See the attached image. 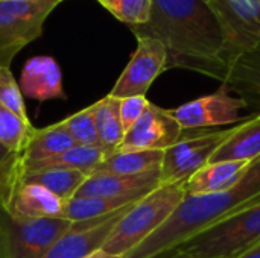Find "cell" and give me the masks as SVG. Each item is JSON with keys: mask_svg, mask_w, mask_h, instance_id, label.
Instances as JSON below:
<instances>
[{"mask_svg": "<svg viewBox=\"0 0 260 258\" xmlns=\"http://www.w3.org/2000/svg\"><path fill=\"white\" fill-rule=\"evenodd\" d=\"M183 135L184 131L171 111L149 102L142 117L126 131L117 151H166Z\"/></svg>", "mask_w": 260, "mask_h": 258, "instance_id": "obj_11", "label": "cell"}, {"mask_svg": "<svg viewBox=\"0 0 260 258\" xmlns=\"http://www.w3.org/2000/svg\"><path fill=\"white\" fill-rule=\"evenodd\" d=\"M18 87L21 94L29 99L41 102L50 99H66L61 68L50 56L30 58L21 70Z\"/></svg>", "mask_w": 260, "mask_h": 258, "instance_id": "obj_16", "label": "cell"}, {"mask_svg": "<svg viewBox=\"0 0 260 258\" xmlns=\"http://www.w3.org/2000/svg\"><path fill=\"white\" fill-rule=\"evenodd\" d=\"M37 128L0 103V143L12 154H20L32 138Z\"/></svg>", "mask_w": 260, "mask_h": 258, "instance_id": "obj_25", "label": "cell"}, {"mask_svg": "<svg viewBox=\"0 0 260 258\" xmlns=\"http://www.w3.org/2000/svg\"><path fill=\"white\" fill-rule=\"evenodd\" d=\"M85 258H126V257H119V255H113V254H108V252H105V251L99 249V251H94L93 254H90L88 257H85Z\"/></svg>", "mask_w": 260, "mask_h": 258, "instance_id": "obj_31", "label": "cell"}, {"mask_svg": "<svg viewBox=\"0 0 260 258\" xmlns=\"http://www.w3.org/2000/svg\"><path fill=\"white\" fill-rule=\"evenodd\" d=\"M163 155L165 151H116L108 154L93 173L140 175L152 170H160Z\"/></svg>", "mask_w": 260, "mask_h": 258, "instance_id": "obj_20", "label": "cell"}, {"mask_svg": "<svg viewBox=\"0 0 260 258\" xmlns=\"http://www.w3.org/2000/svg\"><path fill=\"white\" fill-rule=\"evenodd\" d=\"M235 258H260V242L251 245L250 248H247L245 251H242L239 255Z\"/></svg>", "mask_w": 260, "mask_h": 258, "instance_id": "obj_30", "label": "cell"}, {"mask_svg": "<svg viewBox=\"0 0 260 258\" xmlns=\"http://www.w3.org/2000/svg\"><path fill=\"white\" fill-rule=\"evenodd\" d=\"M0 103L24 120H29L21 90L9 67H0Z\"/></svg>", "mask_w": 260, "mask_h": 258, "instance_id": "obj_28", "label": "cell"}, {"mask_svg": "<svg viewBox=\"0 0 260 258\" xmlns=\"http://www.w3.org/2000/svg\"><path fill=\"white\" fill-rule=\"evenodd\" d=\"M232 129L183 135L174 146L165 151L160 184H186L200 169L210 163L213 154L232 134Z\"/></svg>", "mask_w": 260, "mask_h": 258, "instance_id": "obj_7", "label": "cell"}, {"mask_svg": "<svg viewBox=\"0 0 260 258\" xmlns=\"http://www.w3.org/2000/svg\"><path fill=\"white\" fill-rule=\"evenodd\" d=\"M168 70L166 47L154 38H137V49L116 81L110 96L125 99L146 96L152 82Z\"/></svg>", "mask_w": 260, "mask_h": 258, "instance_id": "obj_9", "label": "cell"}, {"mask_svg": "<svg viewBox=\"0 0 260 258\" xmlns=\"http://www.w3.org/2000/svg\"><path fill=\"white\" fill-rule=\"evenodd\" d=\"M110 152L105 151L102 146H84V144H75L73 148H70L69 151L62 152L61 155L47 160L41 164H37L34 167H30L27 172L24 173H30L35 170H41L46 167H66V169H75L79 170L82 173H85L87 176L91 175L94 172V169L107 158ZM23 173V175H24ZM21 175V176H23ZM21 179V178H20Z\"/></svg>", "mask_w": 260, "mask_h": 258, "instance_id": "obj_24", "label": "cell"}, {"mask_svg": "<svg viewBox=\"0 0 260 258\" xmlns=\"http://www.w3.org/2000/svg\"><path fill=\"white\" fill-rule=\"evenodd\" d=\"M91 108H93V117H94V125H96L101 146L110 154L117 151L125 137V131L120 122V111H119L120 99L108 94L104 99L93 103Z\"/></svg>", "mask_w": 260, "mask_h": 258, "instance_id": "obj_22", "label": "cell"}, {"mask_svg": "<svg viewBox=\"0 0 260 258\" xmlns=\"http://www.w3.org/2000/svg\"><path fill=\"white\" fill-rule=\"evenodd\" d=\"M251 166L248 161H219L209 163L200 169L186 184V193H213L233 187Z\"/></svg>", "mask_w": 260, "mask_h": 258, "instance_id": "obj_19", "label": "cell"}, {"mask_svg": "<svg viewBox=\"0 0 260 258\" xmlns=\"http://www.w3.org/2000/svg\"><path fill=\"white\" fill-rule=\"evenodd\" d=\"M142 198L134 196H73L66 202L64 219L70 222L91 220L113 214Z\"/></svg>", "mask_w": 260, "mask_h": 258, "instance_id": "obj_21", "label": "cell"}, {"mask_svg": "<svg viewBox=\"0 0 260 258\" xmlns=\"http://www.w3.org/2000/svg\"><path fill=\"white\" fill-rule=\"evenodd\" d=\"M87 175L75 169L46 167L41 170L24 173L20 179V184H40L52 193H55L56 196L62 198L64 201H69L78 193Z\"/></svg>", "mask_w": 260, "mask_h": 258, "instance_id": "obj_23", "label": "cell"}, {"mask_svg": "<svg viewBox=\"0 0 260 258\" xmlns=\"http://www.w3.org/2000/svg\"><path fill=\"white\" fill-rule=\"evenodd\" d=\"M66 202L40 184L21 182L5 208L9 214L26 219H64Z\"/></svg>", "mask_w": 260, "mask_h": 258, "instance_id": "obj_15", "label": "cell"}, {"mask_svg": "<svg viewBox=\"0 0 260 258\" xmlns=\"http://www.w3.org/2000/svg\"><path fill=\"white\" fill-rule=\"evenodd\" d=\"M221 82L260 114V46L235 58Z\"/></svg>", "mask_w": 260, "mask_h": 258, "instance_id": "obj_17", "label": "cell"}, {"mask_svg": "<svg viewBox=\"0 0 260 258\" xmlns=\"http://www.w3.org/2000/svg\"><path fill=\"white\" fill-rule=\"evenodd\" d=\"M76 143L69 135L62 122L35 129L32 138L20 154H14L11 160V175L15 186H20V178L30 167L52 160L73 148Z\"/></svg>", "mask_w": 260, "mask_h": 258, "instance_id": "obj_13", "label": "cell"}, {"mask_svg": "<svg viewBox=\"0 0 260 258\" xmlns=\"http://www.w3.org/2000/svg\"><path fill=\"white\" fill-rule=\"evenodd\" d=\"M67 219H26L0 207V258H43L72 227Z\"/></svg>", "mask_w": 260, "mask_h": 258, "instance_id": "obj_6", "label": "cell"}, {"mask_svg": "<svg viewBox=\"0 0 260 258\" xmlns=\"http://www.w3.org/2000/svg\"><path fill=\"white\" fill-rule=\"evenodd\" d=\"M245 108L247 103L241 97L230 94L229 88L222 85L218 91L212 94L201 96L169 111L180 123L181 129L186 132L187 129L212 128L236 122H245L248 117H241V111Z\"/></svg>", "mask_w": 260, "mask_h": 258, "instance_id": "obj_10", "label": "cell"}, {"mask_svg": "<svg viewBox=\"0 0 260 258\" xmlns=\"http://www.w3.org/2000/svg\"><path fill=\"white\" fill-rule=\"evenodd\" d=\"M131 205L105 217L73 222L43 258H85L102 249L107 237Z\"/></svg>", "mask_w": 260, "mask_h": 258, "instance_id": "obj_12", "label": "cell"}, {"mask_svg": "<svg viewBox=\"0 0 260 258\" xmlns=\"http://www.w3.org/2000/svg\"><path fill=\"white\" fill-rule=\"evenodd\" d=\"M148 105H149V100L146 99V96H131V97L120 99L119 111H120V122H122L125 134L142 117Z\"/></svg>", "mask_w": 260, "mask_h": 258, "instance_id": "obj_29", "label": "cell"}, {"mask_svg": "<svg viewBox=\"0 0 260 258\" xmlns=\"http://www.w3.org/2000/svg\"><path fill=\"white\" fill-rule=\"evenodd\" d=\"M11 155H12V152H9V149H8V148H5V146L0 143V166H2V164H3L9 157H11Z\"/></svg>", "mask_w": 260, "mask_h": 258, "instance_id": "obj_32", "label": "cell"}, {"mask_svg": "<svg viewBox=\"0 0 260 258\" xmlns=\"http://www.w3.org/2000/svg\"><path fill=\"white\" fill-rule=\"evenodd\" d=\"M117 20L131 26L145 24L151 15V0H98Z\"/></svg>", "mask_w": 260, "mask_h": 258, "instance_id": "obj_27", "label": "cell"}, {"mask_svg": "<svg viewBox=\"0 0 260 258\" xmlns=\"http://www.w3.org/2000/svg\"><path fill=\"white\" fill-rule=\"evenodd\" d=\"M260 158V114L248 117L233 126L232 134L213 154L210 163L219 161H248Z\"/></svg>", "mask_w": 260, "mask_h": 258, "instance_id": "obj_18", "label": "cell"}, {"mask_svg": "<svg viewBox=\"0 0 260 258\" xmlns=\"http://www.w3.org/2000/svg\"><path fill=\"white\" fill-rule=\"evenodd\" d=\"M160 186V170L140 175H88L75 196H134L143 198Z\"/></svg>", "mask_w": 260, "mask_h": 258, "instance_id": "obj_14", "label": "cell"}, {"mask_svg": "<svg viewBox=\"0 0 260 258\" xmlns=\"http://www.w3.org/2000/svg\"><path fill=\"white\" fill-rule=\"evenodd\" d=\"M260 199V158L230 189L183 198L168 220L126 258H161L184 240Z\"/></svg>", "mask_w": 260, "mask_h": 258, "instance_id": "obj_2", "label": "cell"}, {"mask_svg": "<svg viewBox=\"0 0 260 258\" xmlns=\"http://www.w3.org/2000/svg\"><path fill=\"white\" fill-rule=\"evenodd\" d=\"M64 128L67 129L69 135L73 138L76 144L84 146H101L91 105L69 116L67 119L61 120Z\"/></svg>", "mask_w": 260, "mask_h": 258, "instance_id": "obj_26", "label": "cell"}, {"mask_svg": "<svg viewBox=\"0 0 260 258\" xmlns=\"http://www.w3.org/2000/svg\"><path fill=\"white\" fill-rule=\"evenodd\" d=\"M62 0H0V67L43 33L49 14Z\"/></svg>", "mask_w": 260, "mask_h": 258, "instance_id": "obj_5", "label": "cell"}, {"mask_svg": "<svg viewBox=\"0 0 260 258\" xmlns=\"http://www.w3.org/2000/svg\"><path fill=\"white\" fill-rule=\"evenodd\" d=\"M184 196V184H160L128 208L107 237L102 251L126 257L168 220Z\"/></svg>", "mask_w": 260, "mask_h": 258, "instance_id": "obj_3", "label": "cell"}, {"mask_svg": "<svg viewBox=\"0 0 260 258\" xmlns=\"http://www.w3.org/2000/svg\"><path fill=\"white\" fill-rule=\"evenodd\" d=\"M260 242V199L180 243L161 258H235Z\"/></svg>", "mask_w": 260, "mask_h": 258, "instance_id": "obj_4", "label": "cell"}, {"mask_svg": "<svg viewBox=\"0 0 260 258\" xmlns=\"http://www.w3.org/2000/svg\"><path fill=\"white\" fill-rule=\"evenodd\" d=\"M209 3L225 36L229 65L239 55L260 46V0H209Z\"/></svg>", "mask_w": 260, "mask_h": 258, "instance_id": "obj_8", "label": "cell"}, {"mask_svg": "<svg viewBox=\"0 0 260 258\" xmlns=\"http://www.w3.org/2000/svg\"><path fill=\"white\" fill-rule=\"evenodd\" d=\"M129 29L136 38H154L166 47L168 70L186 68L222 81L229 53L209 0H151L149 20Z\"/></svg>", "mask_w": 260, "mask_h": 258, "instance_id": "obj_1", "label": "cell"}]
</instances>
